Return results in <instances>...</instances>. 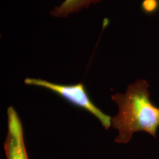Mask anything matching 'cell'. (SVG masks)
Returning <instances> with one entry per match:
<instances>
[{
    "label": "cell",
    "mask_w": 159,
    "mask_h": 159,
    "mask_svg": "<svg viewBox=\"0 0 159 159\" xmlns=\"http://www.w3.org/2000/svg\"><path fill=\"white\" fill-rule=\"evenodd\" d=\"M149 83L136 80L124 94L116 93L111 99L118 105V113L111 119V127L118 131L114 142L128 144L136 132H146L156 138L159 128V108L151 102Z\"/></svg>",
    "instance_id": "cell-1"
},
{
    "label": "cell",
    "mask_w": 159,
    "mask_h": 159,
    "mask_svg": "<svg viewBox=\"0 0 159 159\" xmlns=\"http://www.w3.org/2000/svg\"><path fill=\"white\" fill-rule=\"evenodd\" d=\"M25 83L29 85L41 87L52 91L72 105L87 111L90 114L94 115L97 119H98L105 130H108L111 127L112 117L105 114L94 105V103L89 97L85 85L82 83L73 85H64L51 83L40 78L27 77L25 80Z\"/></svg>",
    "instance_id": "cell-2"
},
{
    "label": "cell",
    "mask_w": 159,
    "mask_h": 159,
    "mask_svg": "<svg viewBox=\"0 0 159 159\" xmlns=\"http://www.w3.org/2000/svg\"><path fill=\"white\" fill-rule=\"evenodd\" d=\"M7 132L4 142L6 159H28L21 121L13 106L7 109Z\"/></svg>",
    "instance_id": "cell-3"
},
{
    "label": "cell",
    "mask_w": 159,
    "mask_h": 159,
    "mask_svg": "<svg viewBox=\"0 0 159 159\" xmlns=\"http://www.w3.org/2000/svg\"><path fill=\"white\" fill-rule=\"evenodd\" d=\"M102 0H64L50 12L52 16L57 18L68 17L72 13H78L83 8H88L92 4L99 3Z\"/></svg>",
    "instance_id": "cell-4"
}]
</instances>
